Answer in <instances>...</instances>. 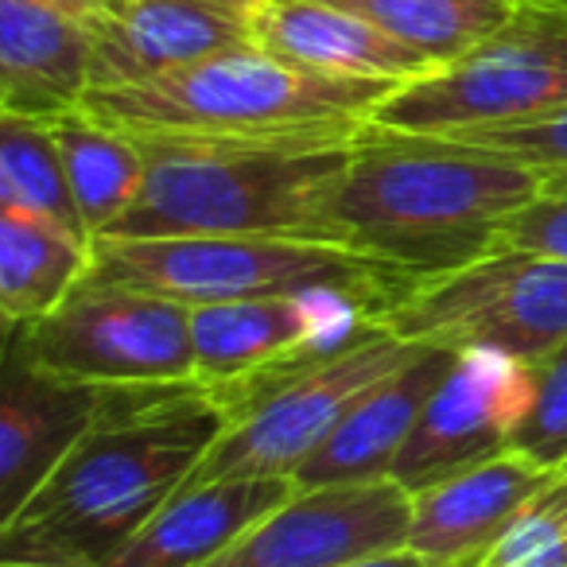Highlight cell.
Masks as SVG:
<instances>
[{"label": "cell", "mask_w": 567, "mask_h": 567, "mask_svg": "<svg viewBox=\"0 0 567 567\" xmlns=\"http://www.w3.org/2000/svg\"><path fill=\"white\" fill-rule=\"evenodd\" d=\"M229 424L206 385L121 389L51 478L0 525V564L105 567L198 471Z\"/></svg>", "instance_id": "6da1fadb"}, {"label": "cell", "mask_w": 567, "mask_h": 567, "mask_svg": "<svg viewBox=\"0 0 567 567\" xmlns=\"http://www.w3.org/2000/svg\"><path fill=\"white\" fill-rule=\"evenodd\" d=\"M544 179L505 152L365 121L319 198V241L427 280L497 252V226L540 195Z\"/></svg>", "instance_id": "7a4b0ae2"}, {"label": "cell", "mask_w": 567, "mask_h": 567, "mask_svg": "<svg viewBox=\"0 0 567 567\" xmlns=\"http://www.w3.org/2000/svg\"><path fill=\"white\" fill-rule=\"evenodd\" d=\"M396 86L404 82L311 71L241 43L141 86L90 90L82 110L128 136L350 141Z\"/></svg>", "instance_id": "3957f363"}, {"label": "cell", "mask_w": 567, "mask_h": 567, "mask_svg": "<svg viewBox=\"0 0 567 567\" xmlns=\"http://www.w3.org/2000/svg\"><path fill=\"white\" fill-rule=\"evenodd\" d=\"M144 183L102 237H303L319 241V198L350 141H195L133 136Z\"/></svg>", "instance_id": "277c9868"}, {"label": "cell", "mask_w": 567, "mask_h": 567, "mask_svg": "<svg viewBox=\"0 0 567 567\" xmlns=\"http://www.w3.org/2000/svg\"><path fill=\"white\" fill-rule=\"evenodd\" d=\"M86 280L183 308L339 288L378 319L420 284L362 252L303 237H94Z\"/></svg>", "instance_id": "5b68a950"}, {"label": "cell", "mask_w": 567, "mask_h": 567, "mask_svg": "<svg viewBox=\"0 0 567 567\" xmlns=\"http://www.w3.org/2000/svg\"><path fill=\"white\" fill-rule=\"evenodd\" d=\"M424 342L373 323L331 354H300L226 385H206L229 412L226 432L187 486L226 478H292L334 432L350 404L409 365Z\"/></svg>", "instance_id": "8992f818"}, {"label": "cell", "mask_w": 567, "mask_h": 567, "mask_svg": "<svg viewBox=\"0 0 567 567\" xmlns=\"http://www.w3.org/2000/svg\"><path fill=\"white\" fill-rule=\"evenodd\" d=\"M567 105V9L520 0L489 40L396 86L370 125L416 136H466L536 121Z\"/></svg>", "instance_id": "52a82bcc"}, {"label": "cell", "mask_w": 567, "mask_h": 567, "mask_svg": "<svg viewBox=\"0 0 567 567\" xmlns=\"http://www.w3.org/2000/svg\"><path fill=\"white\" fill-rule=\"evenodd\" d=\"M9 342L28 362L86 385H198L190 308L117 284L82 280L51 316L9 331Z\"/></svg>", "instance_id": "ba28073f"}, {"label": "cell", "mask_w": 567, "mask_h": 567, "mask_svg": "<svg viewBox=\"0 0 567 567\" xmlns=\"http://www.w3.org/2000/svg\"><path fill=\"white\" fill-rule=\"evenodd\" d=\"M381 323L412 342L486 347L540 362L567 342V260L489 252L455 272L420 280Z\"/></svg>", "instance_id": "9c48e42d"}, {"label": "cell", "mask_w": 567, "mask_h": 567, "mask_svg": "<svg viewBox=\"0 0 567 567\" xmlns=\"http://www.w3.org/2000/svg\"><path fill=\"white\" fill-rule=\"evenodd\" d=\"M533 362L502 350L463 347L427 396L389 478L412 494L509 451L533 409Z\"/></svg>", "instance_id": "30bf717a"}, {"label": "cell", "mask_w": 567, "mask_h": 567, "mask_svg": "<svg viewBox=\"0 0 567 567\" xmlns=\"http://www.w3.org/2000/svg\"><path fill=\"white\" fill-rule=\"evenodd\" d=\"M412 494L393 478L296 489L203 567H347L409 544Z\"/></svg>", "instance_id": "8fae6325"}, {"label": "cell", "mask_w": 567, "mask_h": 567, "mask_svg": "<svg viewBox=\"0 0 567 567\" xmlns=\"http://www.w3.org/2000/svg\"><path fill=\"white\" fill-rule=\"evenodd\" d=\"M381 323L339 288L190 308L198 385H226L300 354H331Z\"/></svg>", "instance_id": "7c38bea8"}, {"label": "cell", "mask_w": 567, "mask_h": 567, "mask_svg": "<svg viewBox=\"0 0 567 567\" xmlns=\"http://www.w3.org/2000/svg\"><path fill=\"white\" fill-rule=\"evenodd\" d=\"M121 389L59 378L9 342L0 393V525L51 478L71 447L110 412Z\"/></svg>", "instance_id": "4fadbf2b"}, {"label": "cell", "mask_w": 567, "mask_h": 567, "mask_svg": "<svg viewBox=\"0 0 567 567\" xmlns=\"http://www.w3.org/2000/svg\"><path fill=\"white\" fill-rule=\"evenodd\" d=\"M90 90L141 86L206 55L252 43L249 17L206 0H105L90 17Z\"/></svg>", "instance_id": "5bb4252c"}, {"label": "cell", "mask_w": 567, "mask_h": 567, "mask_svg": "<svg viewBox=\"0 0 567 567\" xmlns=\"http://www.w3.org/2000/svg\"><path fill=\"white\" fill-rule=\"evenodd\" d=\"M559 478V471L502 451L463 474L412 489V525L404 548L440 567H474L505 528Z\"/></svg>", "instance_id": "9a60e30c"}, {"label": "cell", "mask_w": 567, "mask_h": 567, "mask_svg": "<svg viewBox=\"0 0 567 567\" xmlns=\"http://www.w3.org/2000/svg\"><path fill=\"white\" fill-rule=\"evenodd\" d=\"M458 350L424 342L420 354L396 373H389L381 385L362 393L350 404L347 416L334 424L323 447L292 474L296 489L316 486H350V482H381L393 474L404 440L416 427L427 396L451 370Z\"/></svg>", "instance_id": "2e32d148"}, {"label": "cell", "mask_w": 567, "mask_h": 567, "mask_svg": "<svg viewBox=\"0 0 567 567\" xmlns=\"http://www.w3.org/2000/svg\"><path fill=\"white\" fill-rule=\"evenodd\" d=\"M94 32L48 0H0V113L51 121L90 94Z\"/></svg>", "instance_id": "e0dca14e"}, {"label": "cell", "mask_w": 567, "mask_h": 567, "mask_svg": "<svg viewBox=\"0 0 567 567\" xmlns=\"http://www.w3.org/2000/svg\"><path fill=\"white\" fill-rule=\"evenodd\" d=\"M249 40L268 55L350 79L412 82L435 63L331 0H265L249 12Z\"/></svg>", "instance_id": "ac0fdd59"}, {"label": "cell", "mask_w": 567, "mask_h": 567, "mask_svg": "<svg viewBox=\"0 0 567 567\" xmlns=\"http://www.w3.org/2000/svg\"><path fill=\"white\" fill-rule=\"evenodd\" d=\"M292 494V478L183 486L105 567H203Z\"/></svg>", "instance_id": "d6986e66"}, {"label": "cell", "mask_w": 567, "mask_h": 567, "mask_svg": "<svg viewBox=\"0 0 567 567\" xmlns=\"http://www.w3.org/2000/svg\"><path fill=\"white\" fill-rule=\"evenodd\" d=\"M86 272V241L28 214L0 210V319L9 331L51 316Z\"/></svg>", "instance_id": "ffe728a7"}, {"label": "cell", "mask_w": 567, "mask_h": 567, "mask_svg": "<svg viewBox=\"0 0 567 567\" xmlns=\"http://www.w3.org/2000/svg\"><path fill=\"white\" fill-rule=\"evenodd\" d=\"M59 152H63L66 175H71L74 198H79L82 221L90 237H102L117 226L121 214L133 206L144 183V152L121 128L102 125L86 110L59 113L48 121Z\"/></svg>", "instance_id": "44dd1931"}, {"label": "cell", "mask_w": 567, "mask_h": 567, "mask_svg": "<svg viewBox=\"0 0 567 567\" xmlns=\"http://www.w3.org/2000/svg\"><path fill=\"white\" fill-rule=\"evenodd\" d=\"M0 210L48 221L86 245L94 241L48 121L0 113Z\"/></svg>", "instance_id": "7402d4cb"}, {"label": "cell", "mask_w": 567, "mask_h": 567, "mask_svg": "<svg viewBox=\"0 0 567 567\" xmlns=\"http://www.w3.org/2000/svg\"><path fill=\"white\" fill-rule=\"evenodd\" d=\"M331 4L378 24L393 40L427 55L435 66L478 48L520 9V0H331Z\"/></svg>", "instance_id": "603a6c76"}, {"label": "cell", "mask_w": 567, "mask_h": 567, "mask_svg": "<svg viewBox=\"0 0 567 567\" xmlns=\"http://www.w3.org/2000/svg\"><path fill=\"white\" fill-rule=\"evenodd\" d=\"M474 567H567V474H559Z\"/></svg>", "instance_id": "cb8c5ba5"}, {"label": "cell", "mask_w": 567, "mask_h": 567, "mask_svg": "<svg viewBox=\"0 0 567 567\" xmlns=\"http://www.w3.org/2000/svg\"><path fill=\"white\" fill-rule=\"evenodd\" d=\"M533 409H528L509 451H520V455L559 471L567 463V342L544 354L540 362H533Z\"/></svg>", "instance_id": "d4e9b609"}, {"label": "cell", "mask_w": 567, "mask_h": 567, "mask_svg": "<svg viewBox=\"0 0 567 567\" xmlns=\"http://www.w3.org/2000/svg\"><path fill=\"white\" fill-rule=\"evenodd\" d=\"M497 252H533V257L567 260V172L548 175L540 195L497 226Z\"/></svg>", "instance_id": "484cf974"}, {"label": "cell", "mask_w": 567, "mask_h": 567, "mask_svg": "<svg viewBox=\"0 0 567 567\" xmlns=\"http://www.w3.org/2000/svg\"><path fill=\"white\" fill-rule=\"evenodd\" d=\"M451 141L478 144V148H494L505 156L520 159V164L536 167L544 175H564L567 172V105L544 113L536 121H520V125L505 128H482V133L451 136Z\"/></svg>", "instance_id": "4316f807"}, {"label": "cell", "mask_w": 567, "mask_h": 567, "mask_svg": "<svg viewBox=\"0 0 567 567\" xmlns=\"http://www.w3.org/2000/svg\"><path fill=\"white\" fill-rule=\"evenodd\" d=\"M347 567H440V564H432V559H424L412 548H396V551H385V556L358 559V564H347Z\"/></svg>", "instance_id": "83f0119b"}, {"label": "cell", "mask_w": 567, "mask_h": 567, "mask_svg": "<svg viewBox=\"0 0 567 567\" xmlns=\"http://www.w3.org/2000/svg\"><path fill=\"white\" fill-rule=\"evenodd\" d=\"M48 4H59V9H66V12H74V17H94L97 9H102L105 0H48Z\"/></svg>", "instance_id": "f1b7e54d"}, {"label": "cell", "mask_w": 567, "mask_h": 567, "mask_svg": "<svg viewBox=\"0 0 567 567\" xmlns=\"http://www.w3.org/2000/svg\"><path fill=\"white\" fill-rule=\"evenodd\" d=\"M206 4H218V9L237 12V17H249V9H245V0H206Z\"/></svg>", "instance_id": "f546056e"}, {"label": "cell", "mask_w": 567, "mask_h": 567, "mask_svg": "<svg viewBox=\"0 0 567 567\" xmlns=\"http://www.w3.org/2000/svg\"><path fill=\"white\" fill-rule=\"evenodd\" d=\"M0 567H51V564H0Z\"/></svg>", "instance_id": "4dcf8cb0"}, {"label": "cell", "mask_w": 567, "mask_h": 567, "mask_svg": "<svg viewBox=\"0 0 567 567\" xmlns=\"http://www.w3.org/2000/svg\"><path fill=\"white\" fill-rule=\"evenodd\" d=\"M551 4H564V9H567V0H551Z\"/></svg>", "instance_id": "1f68e13d"}, {"label": "cell", "mask_w": 567, "mask_h": 567, "mask_svg": "<svg viewBox=\"0 0 567 567\" xmlns=\"http://www.w3.org/2000/svg\"><path fill=\"white\" fill-rule=\"evenodd\" d=\"M559 474H567V463H564V466H559Z\"/></svg>", "instance_id": "d6a6232c"}]
</instances>
